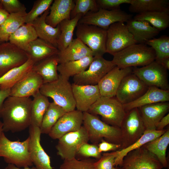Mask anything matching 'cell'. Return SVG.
Returning a JSON list of instances; mask_svg holds the SVG:
<instances>
[{
	"instance_id": "cell-32",
	"label": "cell",
	"mask_w": 169,
	"mask_h": 169,
	"mask_svg": "<svg viewBox=\"0 0 169 169\" xmlns=\"http://www.w3.org/2000/svg\"><path fill=\"white\" fill-rule=\"evenodd\" d=\"M82 16V14H78L72 19L64 20L59 24L60 34L57 48L59 51L65 49L72 41L74 30Z\"/></svg>"
},
{
	"instance_id": "cell-22",
	"label": "cell",
	"mask_w": 169,
	"mask_h": 169,
	"mask_svg": "<svg viewBox=\"0 0 169 169\" xmlns=\"http://www.w3.org/2000/svg\"><path fill=\"white\" fill-rule=\"evenodd\" d=\"M146 130H155L157 124L169 110L168 102L156 103L139 108Z\"/></svg>"
},
{
	"instance_id": "cell-33",
	"label": "cell",
	"mask_w": 169,
	"mask_h": 169,
	"mask_svg": "<svg viewBox=\"0 0 169 169\" xmlns=\"http://www.w3.org/2000/svg\"><path fill=\"white\" fill-rule=\"evenodd\" d=\"M169 144V130L168 129L161 136L143 146L156 156L163 167L166 168L168 166V162L166 152Z\"/></svg>"
},
{
	"instance_id": "cell-9",
	"label": "cell",
	"mask_w": 169,
	"mask_h": 169,
	"mask_svg": "<svg viewBox=\"0 0 169 169\" xmlns=\"http://www.w3.org/2000/svg\"><path fill=\"white\" fill-rule=\"evenodd\" d=\"M132 15L120 9L109 10L101 8L95 12H89L82 17L78 23L95 26L107 30L112 24L127 22Z\"/></svg>"
},
{
	"instance_id": "cell-23",
	"label": "cell",
	"mask_w": 169,
	"mask_h": 169,
	"mask_svg": "<svg viewBox=\"0 0 169 169\" xmlns=\"http://www.w3.org/2000/svg\"><path fill=\"white\" fill-rule=\"evenodd\" d=\"M74 6L72 0H55L49 8L45 21L47 24L56 27L62 21L70 19V13Z\"/></svg>"
},
{
	"instance_id": "cell-2",
	"label": "cell",
	"mask_w": 169,
	"mask_h": 169,
	"mask_svg": "<svg viewBox=\"0 0 169 169\" xmlns=\"http://www.w3.org/2000/svg\"><path fill=\"white\" fill-rule=\"evenodd\" d=\"M113 56L112 62L120 69L145 66L155 60L153 49L145 44L131 45Z\"/></svg>"
},
{
	"instance_id": "cell-13",
	"label": "cell",
	"mask_w": 169,
	"mask_h": 169,
	"mask_svg": "<svg viewBox=\"0 0 169 169\" xmlns=\"http://www.w3.org/2000/svg\"><path fill=\"white\" fill-rule=\"evenodd\" d=\"M89 140L87 131L83 125L79 130L67 133L59 139L56 146L57 154L64 160L73 159L80 146Z\"/></svg>"
},
{
	"instance_id": "cell-19",
	"label": "cell",
	"mask_w": 169,
	"mask_h": 169,
	"mask_svg": "<svg viewBox=\"0 0 169 169\" xmlns=\"http://www.w3.org/2000/svg\"><path fill=\"white\" fill-rule=\"evenodd\" d=\"M132 67L120 69L114 67L100 80L98 85L101 96L113 97L123 79L133 72Z\"/></svg>"
},
{
	"instance_id": "cell-10",
	"label": "cell",
	"mask_w": 169,
	"mask_h": 169,
	"mask_svg": "<svg viewBox=\"0 0 169 169\" xmlns=\"http://www.w3.org/2000/svg\"><path fill=\"white\" fill-rule=\"evenodd\" d=\"M132 73L149 87L169 90L167 70L155 60L141 68L133 67Z\"/></svg>"
},
{
	"instance_id": "cell-18",
	"label": "cell",
	"mask_w": 169,
	"mask_h": 169,
	"mask_svg": "<svg viewBox=\"0 0 169 169\" xmlns=\"http://www.w3.org/2000/svg\"><path fill=\"white\" fill-rule=\"evenodd\" d=\"M83 112L78 110L66 112L58 120L49 133L54 139H59L68 133L77 131L83 124Z\"/></svg>"
},
{
	"instance_id": "cell-58",
	"label": "cell",
	"mask_w": 169,
	"mask_h": 169,
	"mask_svg": "<svg viewBox=\"0 0 169 169\" xmlns=\"http://www.w3.org/2000/svg\"><path fill=\"white\" fill-rule=\"evenodd\" d=\"M3 43V42H1V41L0 40V44H1V43Z\"/></svg>"
},
{
	"instance_id": "cell-43",
	"label": "cell",
	"mask_w": 169,
	"mask_h": 169,
	"mask_svg": "<svg viewBox=\"0 0 169 169\" xmlns=\"http://www.w3.org/2000/svg\"><path fill=\"white\" fill-rule=\"evenodd\" d=\"M53 2V0H37L35 1L31 9L27 13L25 23L31 24L49 8Z\"/></svg>"
},
{
	"instance_id": "cell-14",
	"label": "cell",
	"mask_w": 169,
	"mask_h": 169,
	"mask_svg": "<svg viewBox=\"0 0 169 169\" xmlns=\"http://www.w3.org/2000/svg\"><path fill=\"white\" fill-rule=\"evenodd\" d=\"M121 169H161L157 157L143 146L129 152L124 157Z\"/></svg>"
},
{
	"instance_id": "cell-5",
	"label": "cell",
	"mask_w": 169,
	"mask_h": 169,
	"mask_svg": "<svg viewBox=\"0 0 169 169\" xmlns=\"http://www.w3.org/2000/svg\"><path fill=\"white\" fill-rule=\"evenodd\" d=\"M39 92L45 96L51 98L54 103L66 112L75 110L76 105L72 84L59 74L56 80L43 84Z\"/></svg>"
},
{
	"instance_id": "cell-45",
	"label": "cell",
	"mask_w": 169,
	"mask_h": 169,
	"mask_svg": "<svg viewBox=\"0 0 169 169\" xmlns=\"http://www.w3.org/2000/svg\"><path fill=\"white\" fill-rule=\"evenodd\" d=\"M117 150L110 153H104L95 163L96 169H112L115 166Z\"/></svg>"
},
{
	"instance_id": "cell-34",
	"label": "cell",
	"mask_w": 169,
	"mask_h": 169,
	"mask_svg": "<svg viewBox=\"0 0 169 169\" xmlns=\"http://www.w3.org/2000/svg\"><path fill=\"white\" fill-rule=\"evenodd\" d=\"M94 57L88 56L81 59L60 64L57 67L59 74L69 80L74 76L85 70L92 62Z\"/></svg>"
},
{
	"instance_id": "cell-60",
	"label": "cell",
	"mask_w": 169,
	"mask_h": 169,
	"mask_svg": "<svg viewBox=\"0 0 169 169\" xmlns=\"http://www.w3.org/2000/svg\"></svg>"
},
{
	"instance_id": "cell-41",
	"label": "cell",
	"mask_w": 169,
	"mask_h": 169,
	"mask_svg": "<svg viewBox=\"0 0 169 169\" xmlns=\"http://www.w3.org/2000/svg\"><path fill=\"white\" fill-rule=\"evenodd\" d=\"M154 50L155 60L161 63L164 59L169 58V37L166 35L158 38H153L146 43Z\"/></svg>"
},
{
	"instance_id": "cell-7",
	"label": "cell",
	"mask_w": 169,
	"mask_h": 169,
	"mask_svg": "<svg viewBox=\"0 0 169 169\" xmlns=\"http://www.w3.org/2000/svg\"><path fill=\"white\" fill-rule=\"evenodd\" d=\"M77 38L89 48L93 56H103L106 53L107 30L95 26L78 23Z\"/></svg>"
},
{
	"instance_id": "cell-4",
	"label": "cell",
	"mask_w": 169,
	"mask_h": 169,
	"mask_svg": "<svg viewBox=\"0 0 169 169\" xmlns=\"http://www.w3.org/2000/svg\"><path fill=\"white\" fill-rule=\"evenodd\" d=\"M29 137L25 141H11L3 132L0 137V157L8 164L18 168L32 166L29 151Z\"/></svg>"
},
{
	"instance_id": "cell-54",
	"label": "cell",
	"mask_w": 169,
	"mask_h": 169,
	"mask_svg": "<svg viewBox=\"0 0 169 169\" xmlns=\"http://www.w3.org/2000/svg\"><path fill=\"white\" fill-rule=\"evenodd\" d=\"M165 69H169V58L163 60L160 63Z\"/></svg>"
},
{
	"instance_id": "cell-16",
	"label": "cell",
	"mask_w": 169,
	"mask_h": 169,
	"mask_svg": "<svg viewBox=\"0 0 169 169\" xmlns=\"http://www.w3.org/2000/svg\"><path fill=\"white\" fill-rule=\"evenodd\" d=\"M29 59L27 53L9 42L0 44V78Z\"/></svg>"
},
{
	"instance_id": "cell-53",
	"label": "cell",
	"mask_w": 169,
	"mask_h": 169,
	"mask_svg": "<svg viewBox=\"0 0 169 169\" xmlns=\"http://www.w3.org/2000/svg\"><path fill=\"white\" fill-rule=\"evenodd\" d=\"M7 169H38L35 166L30 168L29 167H26L22 168L17 167L14 165L11 164H8L6 167Z\"/></svg>"
},
{
	"instance_id": "cell-47",
	"label": "cell",
	"mask_w": 169,
	"mask_h": 169,
	"mask_svg": "<svg viewBox=\"0 0 169 169\" xmlns=\"http://www.w3.org/2000/svg\"><path fill=\"white\" fill-rule=\"evenodd\" d=\"M3 8L9 14L26 11L24 5L18 0H0Z\"/></svg>"
},
{
	"instance_id": "cell-44",
	"label": "cell",
	"mask_w": 169,
	"mask_h": 169,
	"mask_svg": "<svg viewBox=\"0 0 169 169\" xmlns=\"http://www.w3.org/2000/svg\"><path fill=\"white\" fill-rule=\"evenodd\" d=\"M95 161L90 158L79 160L75 157L70 160H65L60 165V169H96Z\"/></svg>"
},
{
	"instance_id": "cell-48",
	"label": "cell",
	"mask_w": 169,
	"mask_h": 169,
	"mask_svg": "<svg viewBox=\"0 0 169 169\" xmlns=\"http://www.w3.org/2000/svg\"><path fill=\"white\" fill-rule=\"evenodd\" d=\"M131 0H96L99 8L109 10L120 9L123 4H130Z\"/></svg>"
},
{
	"instance_id": "cell-15",
	"label": "cell",
	"mask_w": 169,
	"mask_h": 169,
	"mask_svg": "<svg viewBox=\"0 0 169 169\" xmlns=\"http://www.w3.org/2000/svg\"><path fill=\"white\" fill-rule=\"evenodd\" d=\"M149 86L132 73L122 80L115 96L123 105L136 100L147 90Z\"/></svg>"
},
{
	"instance_id": "cell-20",
	"label": "cell",
	"mask_w": 169,
	"mask_h": 169,
	"mask_svg": "<svg viewBox=\"0 0 169 169\" xmlns=\"http://www.w3.org/2000/svg\"><path fill=\"white\" fill-rule=\"evenodd\" d=\"M73 93L77 110L87 112L101 96L98 85H79L72 84Z\"/></svg>"
},
{
	"instance_id": "cell-28",
	"label": "cell",
	"mask_w": 169,
	"mask_h": 169,
	"mask_svg": "<svg viewBox=\"0 0 169 169\" xmlns=\"http://www.w3.org/2000/svg\"><path fill=\"white\" fill-rule=\"evenodd\" d=\"M57 55L45 59L34 64L32 70L42 77L43 84L50 83L57 80L59 74Z\"/></svg>"
},
{
	"instance_id": "cell-42",
	"label": "cell",
	"mask_w": 169,
	"mask_h": 169,
	"mask_svg": "<svg viewBox=\"0 0 169 169\" xmlns=\"http://www.w3.org/2000/svg\"><path fill=\"white\" fill-rule=\"evenodd\" d=\"M74 1V6L71 12L70 19L78 14H82L83 16L89 12H96L99 9L95 0H75Z\"/></svg>"
},
{
	"instance_id": "cell-52",
	"label": "cell",
	"mask_w": 169,
	"mask_h": 169,
	"mask_svg": "<svg viewBox=\"0 0 169 169\" xmlns=\"http://www.w3.org/2000/svg\"><path fill=\"white\" fill-rule=\"evenodd\" d=\"M9 14L3 8H0V26L5 21Z\"/></svg>"
},
{
	"instance_id": "cell-59",
	"label": "cell",
	"mask_w": 169,
	"mask_h": 169,
	"mask_svg": "<svg viewBox=\"0 0 169 169\" xmlns=\"http://www.w3.org/2000/svg\"><path fill=\"white\" fill-rule=\"evenodd\" d=\"M4 169H7L5 167Z\"/></svg>"
},
{
	"instance_id": "cell-1",
	"label": "cell",
	"mask_w": 169,
	"mask_h": 169,
	"mask_svg": "<svg viewBox=\"0 0 169 169\" xmlns=\"http://www.w3.org/2000/svg\"><path fill=\"white\" fill-rule=\"evenodd\" d=\"M32 101L30 97L9 96L6 99L1 114L4 132L14 133L29 127L31 123Z\"/></svg>"
},
{
	"instance_id": "cell-12",
	"label": "cell",
	"mask_w": 169,
	"mask_h": 169,
	"mask_svg": "<svg viewBox=\"0 0 169 169\" xmlns=\"http://www.w3.org/2000/svg\"><path fill=\"white\" fill-rule=\"evenodd\" d=\"M115 66L112 61L107 60L103 56L94 57L87 69L73 77L74 83L83 85H97Z\"/></svg>"
},
{
	"instance_id": "cell-39",
	"label": "cell",
	"mask_w": 169,
	"mask_h": 169,
	"mask_svg": "<svg viewBox=\"0 0 169 169\" xmlns=\"http://www.w3.org/2000/svg\"><path fill=\"white\" fill-rule=\"evenodd\" d=\"M167 129L161 131L146 130L142 136L131 146L125 148L117 150L118 156L116 160L115 166H121L124 157L130 151L138 148L148 142L157 138L162 135Z\"/></svg>"
},
{
	"instance_id": "cell-8",
	"label": "cell",
	"mask_w": 169,
	"mask_h": 169,
	"mask_svg": "<svg viewBox=\"0 0 169 169\" xmlns=\"http://www.w3.org/2000/svg\"><path fill=\"white\" fill-rule=\"evenodd\" d=\"M120 128L121 134L120 149L131 146L142 136L146 129L138 108L126 113Z\"/></svg>"
},
{
	"instance_id": "cell-27",
	"label": "cell",
	"mask_w": 169,
	"mask_h": 169,
	"mask_svg": "<svg viewBox=\"0 0 169 169\" xmlns=\"http://www.w3.org/2000/svg\"><path fill=\"white\" fill-rule=\"evenodd\" d=\"M57 56L60 64L79 60L88 56H93V55L91 49L76 38L73 39L65 49L59 51Z\"/></svg>"
},
{
	"instance_id": "cell-55",
	"label": "cell",
	"mask_w": 169,
	"mask_h": 169,
	"mask_svg": "<svg viewBox=\"0 0 169 169\" xmlns=\"http://www.w3.org/2000/svg\"><path fill=\"white\" fill-rule=\"evenodd\" d=\"M3 124L2 122L0 121V137L3 132Z\"/></svg>"
},
{
	"instance_id": "cell-6",
	"label": "cell",
	"mask_w": 169,
	"mask_h": 169,
	"mask_svg": "<svg viewBox=\"0 0 169 169\" xmlns=\"http://www.w3.org/2000/svg\"><path fill=\"white\" fill-rule=\"evenodd\" d=\"M87 112L94 115H99L103 122L119 128L126 114L123 105L115 96H101Z\"/></svg>"
},
{
	"instance_id": "cell-37",
	"label": "cell",
	"mask_w": 169,
	"mask_h": 169,
	"mask_svg": "<svg viewBox=\"0 0 169 169\" xmlns=\"http://www.w3.org/2000/svg\"><path fill=\"white\" fill-rule=\"evenodd\" d=\"M32 100L30 125L40 128L43 116L50 104L47 97L38 92Z\"/></svg>"
},
{
	"instance_id": "cell-38",
	"label": "cell",
	"mask_w": 169,
	"mask_h": 169,
	"mask_svg": "<svg viewBox=\"0 0 169 169\" xmlns=\"http://www.w3.org/2000/svg\"><path fill=\"white\" fill-rule=\"evenodd\" d=\"M148 22L160 31L169 26V11H154L137 14L133 18Z\"/></svg>"
},
{
	"instance_id": "cell-24",
	"label": "cell",
	"mask_w": 169,
	"mask_h": 169,
	"mask_svg": "<svg viewBox=\"0 0 169 169\" xmlns=\"http://www.w3.org/2000/svg\"><path fill=\"white\" fill-rule=\"evenodd\" d=\"M169 90H165L155 86H150L139 98L128 104L123 105L126 113L135 108L161 102H169Z\"/></svg>"
},
{
	"instance_id": "cell-40",
	"label": "cell",
	"mask_w": 169,
	"mask_h": 169,
	"mask_svg": "<svg viewBox=\"0 0 169 169\" xmlns=\"http://www.w3.org/2000/svg\"><path fill=\"white\" fill-rule=\"evenodd\" d=\"M66 112L54 102H50L40 127L41 134H49L59 119Z\"/></svg>"
},
{
	"instance_id": "cell-50",
	"label": "cell",
	"mask_w": 169,
	"mask_h": 169,
	"mask_svg": "<svg viewBox=\"0 0 169 169\" xmlns=\"http://www.w3.org/2000/svg\"><path fill=\"white\" fill-rule=\"evenodd\" d=\"M169 124V114L168 113L166 115L163 117L158 122L156 126V130L158 131L162 130L164 128Z\"/></svg>"
},
{
	"instance_id": "cell-35",
	"label": "cell",
	"mask_w": 169,
	"mask_h": 169,
	"mask_svg": "<svg viewBox=\"0 0 169 169\" xmlns=\"http://www.w3.org/2000/svg\"><path fill=\"white\" fill-rule=\"evenodd\" d=\"M26 11L9 14L0 26V40L3 42H8L10 35L19 28L25 23Z\"/></svg>"
},
{
	"instance_id": "cell-57",
	"label": "cell",
	"mask_w": 169,
	"mask_h": 169,
	"mask_svg": "<svg viewBox=\"0 0 169 169\" xmlns=\"http://www.w3.org/2000/svg\"><path fill=\"white\" fill-rule=\"evenodd\" d=\"M0 8H3L0 2Z\"/></svg>"
},
{
	"instance_id": "cell-25",
	"label": "cell",
	"mask_w": 169,
	"mask_h": 169,
	"mask_svg": "<svg viewBox=\"0 0 169 169\" xmlns=\"http://www.w3.org/2000/svg\"><path fill=\"white\" fill-rule=\"evenodd\" d=\"M49 12V8L37 18L31 24L38 38L43 40L57 48V42L60 34L59 24L54 28L47 24L45 19Z\"/></svg>"
},
{
	"instance_id": "cell-51",
	"label": "cell",
	"mask_w": 169,
	"mask_h": 169,
	"mask_svg": "<svg viewBox=\"0 0 169 169\" xmlns=\"http://www.w3.org/2000/svg\"><path fill=\"white\" fill-rule=\"evenodd\" d=\"M10 89L0 90V117L3 102L10 95Z\"/></svg>"
},
{
	"instance_id": "cell-21",
	"label": "cell",
	"mask_w": 169,
	"mask_h": 169,
	"mask_svg": "<svg viewBox=\"0 0 169 169\" xmlns=\"http://www.w3.org/2000/svg\"><path fill=\"white\" fill-rule=\"evenodd\" d=\"M43 84L41 76L32 69L11 89L10 96L19 97L34 96Z\"/></svg>"
},
{
	"instance_id": "cell-17",
	"label": "cell",
	"mask_w": 169,
	"mask_h": 169,
	"mask_svg": "<svg viewBox=\"0 0 169 169\" xmlns=\"http://www.w3.org/2000/svg\"><path fill=\"white\" fill-rule=\"evenodd\" d=\"M29 127V151L33 165L38 169H53L50 157L40 143L41 133L40 128L32 125Z\"/></svg>"
},
{
	"instance_id": "cell-49",
	"label": "cell",
	"mask_w": 169,
	"mask_h": 169,
	"mask_svg": "<svg viewBox=\"0 0 169 169\" xmlns=\"http://www.w3.org/2000/svg\"><path fill=\"white\" fill-rule=\"evenodd\" d=\"M99 151L106 152L110 151H115L121 149L120 144H115L108 142L105 140H102L98 145Z\"/></svg>"
},
{
	"instance_id": "cell-3",
	"label": "cell",
	"mask_w": 169,
	"mask_h": 169,
	"mask_svg": "<svg viewBox=\"0 0 169 169\" xmlns=\"http://www.w3.org/2000/svg\"><path fill=\"white\" fill-rule=\"evenodd\" d=\"M83 126L88 132L89 140L94 144L104 138L109 142L120 144L121 134L120 128L109 125L100 120L97 115L83 112Z\"/></svg>"
},
{
	"instance_id": "cell-31",
	"label": "cell",
	"mask_w": 169,
	"mask_h": 169,
	"mask_svg": "<svg viewBox=\"0 0 169 169\" xmlns=\"http://www.w3.org/2000/svg\"><path fill=\"white\" fill-rule=\"evenodd\" d=\"M34 64L30 59L22 65L10 70L0 78V90L10 89L32 69Z\"/></svg>"
},
{
	"instance_id": "cell-29",
	"label": "cell",
	"mask_w": 169,
	"mask_h": 169,
	"mask_svg": "<svg viewBox=\"0 0 169 169\" xmlns=\"http://www.w3.org/2000/svg\"><path fill=\"white\" fill-rule=\"evenodd\" d=\"M59 50L57 48L38 38L30 44L27 52L29 59L34 64L51 56L56 55Z\"/></svg>"
},
{
	"instance_id": "cell-26",
	"label": "cell",
	"mask_w": 169,
	"mask_h": 169,
	"mask_svg": "<svg viewBox=\"0 0 169 169\" xmlns=\"http://www.w3.org/2000/svg\"><path fill=\"white\" fill-rule=\"evenodd\" d=\"M126 24L137 43L145 44L154 38L160 32L147 22L136 20L132 18Z\"/></svg>"
},
{
	"instance_id": "cell-46",
	"label": "cell",
	"mask_w": 169,
	"mask_h": 169,
	"mask_svg": "<svg viewBox=\"0 0 169 169\" xmlns=\"http://www.w3.org/2000/svg\"><path fill=\"white\" fill-rule=\"evenodd\" d=\"M101 153L99 151L97 144H91L86 143L80 146L77 154L84 157H91L99 159L102 156Z\"/></svg>"
},
{
	"instance_id": "cell-30",
	"label": "cell",
	"mask_w": 169,
	"mask_h": 169,
	"mask_svg": "<svg viewBox=\"0 0 169 169\" xmlns=\"http://www.w3.org/2000/svg\"><path fill=\"white\" fill-rule=\"evenodd\" d=\"M38 38L32 25L25 23L10 35L8 42L27 53L30 43Z\"/></svg>"
},
{
	"instance_id": "cell-36",
	"label": "cell",
	"mask_w": 169,
	"mask_h": 169,
	"mask_svg": "<svg viewBox=\"0 0 169 169\" xmlns=\"http://www.w3.org/2000/svg\"><path fill=\"white\" fill-rule=\"evenodd\" d=\"M168 0H131L129 10L137 13L154 11H169Z\"/></svg>"
},
{
	"instance_id": "cell-56",
	"label": "cell",
	"mask_w": 169,
	"mask_h": 169,
	"mask_svg": "<svg viewBox=\"0 0 169 169\" xmlns=\"http://www.w3.org/2000/svg\"><path fill=\"white\" fill-rule=\"evenodd\" d=\"M112 169H121V167H118L117 166L114 167Z\"/></svg>"
},
{
	"instance_id": "cell-11",
	"label": "cell",
	"mask_w": 169,
	"mask_h": 169,
	"mask_svg": "<svg viewBox=\"0 0 169 169\" xmlns=\"http://www.w3.org/2000/svg\"><path fill=\"white\" fill-rule=\"evenodd\" d=\"M124 23L111 24L107 30L106 52L114 55L128 46L137 44Z\"/></svg>"
}]
</instances>
